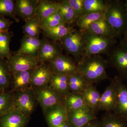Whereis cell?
I'll return each mask as SVG.
<instances>
[{
	"label": "cell",
	"instance_id": "1",
	"mask_svg": "<svg viewBox=\"0 0 127 127\" xmlns=\"http://www.w3.org/2000/svg\"><path fill=\"white\" fill-rule=\"evenodd\" d=\"M108 64L100 55L82 58L77 63L78 73L89 84L97 83L108 78Z\"/></svg>",
	"mask_w": 127,
	"mask_h": 127
},
{
	"label": "cell",
	"instance_id": "2",
	"mask_svg": "<svg viewBox=\"0 0 127 127\" xmlns=\"http://www.w3.org/2000/svg\"><path fill=\"white\" fill-rule=\"evenodd\" d=\"M104 17L116 32L117 37L127 32V14L124 3L120 0L109 1Z\"/></svg>",
	"mask_w": 127,
	"mask_h": 127
},
{
	"label": "cell",
	"instance_id": "3",
	"mask_svg": "<svg viewBox=\"0 0 127 127\" xmlns=\"http://www.w3.org/2000/svg\"><path fill=\"white\" fill-rule=\"evenodd\" d=\"M82 32L85 41V48L84 55L81 59L93 55L108 53L116 43L115 39L87 31Z\"/></svg>",
	"mask_w": 127,
	"mask_h": 127
},
{
	"label": "cell",
	"instance_id": "4",
	"mask_svg": "<svg viewBox=\"0 0 127 127\" xmlns=\"http://www.w3.org/2000/svg\"><path fill=\"white\" fill-rule=\"evenodd\" d=\"M60 42L63 50L73 56L77 63L85 51V41L82 32L76 30L64 37Z\"/></svg>",
	"mask_w": 127,
	"mask_h": 127
},
{
	"label": "cell",
	"instance_id": "5",
	"mask_svg": "<svg viewBox=\"0 0 127 127\" xmlns=\"http://www.w3.org/2000/svg\"><path fill=\"white\" fill-rule=\"evenodd\" d=\"M108 63L122 76L127 78V45L122 40L113 46L108 53Z\"/></svg>",
	"mask_w": 127,
	"mask_h": 127
},
{
	"label": "cell",
	"instance_id": "6",
	"mask_svg": "<svg viewBox=\"0 0 127 127\" xmlns=\"http://www.w3.org/2000/svg\"><path fill=\"white\" fill-rule=\"evenodd\" d=\"M37 101L34 91L29 87L23 92L14 93V106L15 109L29 117L34 112L36 106Z\"/></svg>",
	"mask_w": 127,
	"mask_h": 127
},
{
	"label": "cell",
	"instance_id": "7",
	"mask_svg": "<svg viewBox=\"0 0 127 127\" xmlns=\"http://www.w3.org/2000/svg\"><path fill=\"white\" fill-rule=\"evenodd\" d=\"M32 89L43 112L50 107L62 103V96L49 85Z\"/></svg>",
	"mask_w": 127,
	"mask_h": 127
},
{
	"label": "cell",
	"instance_id": "8",
	"mask_svg": "<svg viewBox=\"0 0 127 127\" xmlns=\"http://www.w3.org/2000/svg\"><path fill=\"white\" fill-rule=\"evenodd\" d=\"M6 60L11 73L34 70L39 65L35 57L13 53Z\"/></svg>",
	"mask_w": 127,
	"mask_h": 127
},
{
	"label": "cell",
	"instance_id": "9",
	"mask_svg": "<svg viewBox=\"0 0 127 127\" xmlns=\"http://www.w3.org/2000/svg\"><path fill=\"white\" fill-rule=\"evenodd\" d=\"M48 64L51 71L55 74L69 77L78 73L77 64L75 61L63 54Z\"/></svg>",
	"mask_w": 127,
	"mask_h": 127
},
{
	"label": "cell",
	"instance_id": "10",
	"mask_svg": "<svg viewBox=\"0 0 127 127\" xmlns=\"http://www.w3.org/2000/svg\"><path fill=\"white\" fill-rule=\"evenodd\" d=\"M63 48L58 42L43 39V43L39 50L37 58L39 64L51 62L62 55Z\"/></svg>",
	"mask_w": 127,
	"mask_h": 127
},
{
	"label": "cell",
	"instance_id": "11",
	"mask_svg": "<svg viewBox=\"0 0 127 127\" xmlns=\"http://www.w3.org/2000/svg\"><path fill=\"white\" fill-rule=\"evenodd\" d=\"M95 112L87 105L80 109L68 112V123L71 127H84L96 119Z\"/></svg>",
	"mask_w": 127,
	"mask_h": 127
},
{
	"label": "cell",
	"instance_id": "12",
	"mask_svg": "<svg viewBox=\"0 0 127 127\" xmlns=\"http://www.w3.org/2000/svg\"><path fill=\"white\" fill-rule=\"evenodd\" d=\"M116 87V103L114 114L127 120V87L118 78L113 80Z\"/></svg>",
	"mask_w": 127,
	"mask_h": 127
},
{
	"label": "cell",
	"instance_id": "13",
	"mask_svg": "<svg viewBox=\"0 0 127 127\" xmlns=\"http://www.w3.org/2000/svg\"><path fill=\"white\" fill-rule=\"evenodd\" d=\"M52 74L48 64H39L32 73L30 87L34 89L48 86Z\"/></svg>",
	"mask_w": 127,
	"mask_h": 127
},
{
	"label": "cell",
	"instance_id": "14",
	"mask_svg": "<svg viewBox=\"0 0 127 127\" xmlns=\"http://www.w3.org/2000/svg\"><path fill=\"white\" fill-rule=\"evenodd\" d=\"M43 113L50 127H57L68 121V111L62 103L50 107Z\"/></svg>",
	"mask_w": 127,
	"mask_h": 127
},
{
	"label": "cell",
	"instance_id": "15",
	"mask_svg": "<svg viewBox=\"0 0 127 127\" xmlns=\"http://www.w3.org/2000/svg\"><path fill=\"white\" fill-rule=\"evenodd\" d=\"M43 43V39L34 38L24 35L21 40L20 48L12 52L16 54L31 56L37 58Z\"/></svg>",
	"mask_w": 127,
	"mask_h": 127
},
{
	"label": "cell",
	"instance_id": "16",
	"mask_svg": "<svg viewBox=\"0 0 127 127\" xmlns=\"http://www.w3.org/2000/svg\"><path fill=\"white\" fill-rule=\"evenodd\" d=\"M27 117L15 109L0 117V127H25L28 120Z\"/></svg>",
	"mask_w": 127,
	"mask_h": 127
},
{
	"label": "cell",
	"instance_id": "17",
	"mask_svg": "<svg viewBox=\"0 0 127 127\" xmlns=\"http://www.w3.org/2000/svg\"><path fill=\"white\" fill-rule=\"evenodd\" d=\"M39 0H16V15L25 21L36 16V9Z\"/></svg>",
	"mask_w": 127,
	"mask_h": 127
},
{
	"label": "cell",
	"instance_id": "18",
	"mask_svg": "<svg viewBox=\"0 0 127 127\" xmlns=\"http://www.w3.org/2000/svg\"><path fill=\"white\" fill-rule=\"evenodd\" d=\"M116 91L113 80L107 87L100 97L98 110L107 112L114 111L116 103Z\"/></svg>",
	"mask_w": 127,
	"mask_h": 127
},
{
	"label": "cell",
	"instance_id": "19",
	"mask_svg": "<svg viewBox=\"0 0 127 127\" xmlns=\"http://www.w3.org/2000/svg\"><path fill=\"white\" fill-rule=\"evenodd\" d=\"M34 70L11 73V84L15 92H23L30 87L31 76Z\"/></svg>",
	"mask_w": 127,
	"mask_h": 127
},
{
	"label": "cell",
	"instance_id": "20",
	"mask_svg": "<svg viewBox=\"0 0 127 127\" xmlns=\"http://www.w3.org/2000/svg\"><path fill=\"white\" fill-rule=\"evenodd\" d=\"M87 31L113 39L117 37L116 32L104 16L93 23Z\"/></svg>",
	"mask_w": 127,
	"mask_h": 127
},
{
	"label": "cell",
	"instance_id": "21",
	"mask_svg": "<svg viewBox=\"0 0 127 127\" xmlns=\"http://www.w3.org/2000/svg\"><path fill=\"white\" fill-rule=\"evenodd\" d=\"M72 27L66 25H61L51 28L42 30L43 35L54 41L61 42L67 35L76 31Z\"/></svg>",
	"mask_w": 127,
	"mask_h": 127
},
{
	"label": "cell",
	"instance_id": "22",
	"mask_svg": "<svg viewBox=\"0 0 127 127\" xmlns=\"http://www.w3.org/2000/svg\"><path fill=\"white\" fill-rule=\"evenodd\" d=\"M59 2L39 0L36 9V16L40 21L58 11Z\"/></svg>",
	"mask_w": 127,
	"mask_h": 127
},
{
	"label": "cell",
	"instance_id": "23",
	"mask_svg": "<svg viewBox=\"0 0 127 127\" xmlns=\"http://www.w3.org/2000/svg\"><path fill=\"white\" fill-rule=\"evenodd\" d=\"M62 104L68 112L77 110L87 106L82 94L70 93L63 97Z\"/></svg>",
	"mask_w": 127,
	"mask_h": 127
},
{
	"label": "cell",
	"instance_id": "24",
	"mask_svg": "<svg viewBox=\"0 0 127 127\" xmlns=\"http://www.w3.org/2000/svg\"><path fill=\"white\" fill-rule=\"evenodd\" d=\"M68 77L65 75L52 73L49 85L63 97L64 96L70 93L68 84Z\"/></svg>",
	"mask_w": 127,
	"mask_h": 127
},
{
	"label": "cell",
	"instance_id": "25",
	"mask_svg": "<svg viewBox=\"0 0 127 127\" xmlns=\"http://www.w3.org/2000/svg\"><path fill=\"white\" fill-rule=\"evenodd\" d=\"M82 94L87 106L95 111L98 110L101 95L93 84H88Z\"/></svg>",
	"mask_w": 127,
	"mask_h": 127
},
{
	"label": "cell",
	"instance_id": "26",
	"mask_svg": "<svg viewBox=\"0 0 127 127\" xmlns=\"http://www.w3.org/2000/svg\"><path fill=\"white\" fill-rule=\"evenodd\" d=\"M22 28L25 36L30 37L39 38L42 32L41 21L37 16L25 21Z\"/></svg>",
	"mask_w": 127,
	"mask_h": 127
},
{
	"label": "cell",
	"instance_id": "27",
	"mask_svg": "<svg viewBox=\"0 0 127 127\" xmlns=\"http://www.w3.org/2000/svg\"><path fill=\"white\" fill-rule=\"evenodd\" d=\"M105 11L85 14L79 17L76 22L79 31L83 32L87 31L93 23L104 17Z\"/></svg>",
	"mask_w": 127,
	"mask_h": 127
},
{
	"label": "cell",
	"instance_id": "28",
	"mask_svg": "<svg viewBox=\"0 0 127 127\" xmlns=\"http://www.w3.org/2000/svg\"><path fill=\"white\" fill-rule=\"evenodd\" d=\"M58 11L68 26L71 27L72 25L76 23L78 19L74 10L66 0L59 2Z\"/></svg>",
	"mask_w": 127,
	"mask_h": 127
},
{
	"label": "cell",
	"instance_id": "29",
	"mask_svg": "<svg viewBox=\"0 0 127 127\" xmlns=\"http://www.w3.org/2000/svg\"><path fill=\"white\" fill-rule=\"evenodd\" d=\"M11 84V73L6 59L0 58V93L6 92Z\"/></svg>",
	"mask_w": 127,
	"mask_h": 127
},
{
	"label": "cell",
	"instance_id": "30",
	"mask_svg": "<svg viewBox=\"0 0 127 127\" xmlns=\"http://www.w3.org/2000/svg\"><path fill=\"white\" fill-rule=\"evenodd\" d=\"M14 36L12 31L0 32V58L7 59L12 55L10 43Z\"/></svg>",
	"mask_w": 127,
	"mask_h": 127
},
{
	"label": "cell",
	"instance_id": "31",
	"mask_svg": "<svg viewBox=\"0 0 127 127\" xmlns=\"http://www.w3.org/2000/svg\"><path fill=\"white\" fill-rule=\"evenodd\" d=\"M14 108V93L6 91L0 93V117Z\"/></svg>",
	"mask_w": 127,
	"mask_h": 127
},
{
	"label": "cell",
	"instance_id": "32",
	"mask_svg": "<svg viewBox=\"0 0 127 127\" xmlns=\"http://www.w3.org/2000/svg\"><path fill=\"white\" fill-rule=\"evenodd\" d=\"M68 84L70 93L82 94L89 84L78 73L68 77Z\"/></svg>",
	"mask_w": 127,
	"mask_h": 127
},
{
	"label": "cell",
	"instance_id": "33",
	"mask_svg": "<svg viewBox=\"0 0 127 127\" xmlns=\"http://www.w3.org/2000/svg\"><path fill=\"white\" fill-rule=\"evenodd\" d=\"M15 5L16 0H0V16L8 17L18 23L20 20L17 17Z\"/></svg>",
	"mask_w": 127,
	"mask_h": 127
},
{
	"label": "cell",
	"instance_id": "34",
	"mask_svg": "<svg viewBox=\"0 0 127 127\" xmlns=\"http://www.w3.org/2000/svg\"><path fill=\"white\" fill-rule=\"evenodd\" d=\"M108 3L102 0H84L85 14L104 12L108 7Z\"/></svg>",
	"mask_w": 127,
	"mask_h": 127
},
{
	"label": "cell",
	"instance_id": "35",
	"mask_svg": "<svg viewBox=\"0 0 127 127\" xmlns=\"http://www.w3.org/2000/svg\"><path fill=\"white\" fill-rule=\"evenodd\" d=\"M63 24L66 25L59 11L41 21V27L42 30L51 28Z\"/></svg>",
	"mask_w": 127,
	"mask_h": 127
},
{
	"label": "cell",
	"instance_id": "36",
	"mask_svg": "<svg viewBox=\"0 0 127 127\" xmlns=\"http://www.w3.org/2000/svg\"><path fill=\"white\" fill-rule=\"evenodd\" d=\"M124 119L114 114H107L103 120L102 127H126Z\"/></svg>",
	"mask_w": 127,
	"mask_h": 127
},
{
	"label": "cell",
	"instance_id": "37",
	"mask_svg": "<svg viewBox=\"0 0 127 127\" xmlns=\"http://www.w3.org/2000/svg\"><path fill=\"white\" fill-rule=\"evenodd\" d=\"M66 1L74 10L78 18L85 14L83 6L84 0H66Z\"/></svg>",
	"mask_w": 127,
	"mask_h": 127
},
{
	"label": "cell",
	"instance_id": "38",
	"mask_svg": "<svg viewBox=\"0 0 127 127\" xmlns=\"http://www.w3.org/2000/svg\"><path fill=\"white\" fill-rule=\"evenodd\" d=\"M13 23L12 21L0 16V32L9 31V28Z\"/></svg>",
	"mask_w": 127,
	"mask_h": 127
},
{
	"label": "cell",
	"instance_id": "39",
	"mask_svg": "<svg viewBox=\"0 0 127 127\" xmlns=\"http://www.w3.org/2000/svg\"><path fill=\"white\" fill-rule=\"evenodd\" d=\"M56 127H71L68 123V121L63 123L62 124Z\"/></svg>",
	"mask_w": 127,
	"mask_h": 127
},
{
	"label": "cell",
	"instance_id": "40",
	"mask_svg": "<svg viewBox=\"0 0 127 127\" xmlns=\"http://www.w3.org/2000/svg\"><path fill=\"white\" fill-rule=\"evenodd\" d=\"M84 127H99L96 124L90 122Z\"/></svg>",
	"mask_w": 127,
	"mask_h": 127
},
{
	"label": "cell",
	"instance_id": "41",
	"mask_svg": "<svg viewBox=\"0 0 127 127\" xmlns=\"http://www.w3.org/2000/svg\"><path fill=\"white\" fill-rule=\"evenodd\" d=\"M122 41L127 45V32L123 36V39Z\"/></svg>",
	"mask_w": 127,
	"mask_h": 127
},
{
	"label": "cell",
	"instance_id": "42",
	"mask_svg": "<svg viewBox=\"0 0 127 127\" xmlns=\"http://www.w3.org/2000/svg\"><path fill=\"white\" fill-rule=\"evenodd\" d=\"M124 7H125V11H126L127 14V0L125 1V2H124Z\"/></svg>",
	"mask_w": 127,
	"mask_h": 127
}]
</instances>
